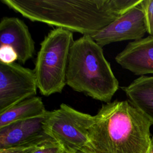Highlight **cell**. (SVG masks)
<instances>
[{"label": "cell", "mask_w": 153, "mask_h": 153, "mask_svg": "<svg viewBox=\"0 0 153 153\" xmlns=\"http://www.w3.org/2000/svg\"><path fill=\"white\" fill-rule=\"evenodd\" d=\"M142 0H1L32 22L93 36Z\"/></svg>", "instance_id": "cell-1"}, {"label": "cell", "mask_w": 153, "mask_h": 153, "mask_svg": "<svg viewBox=\"0 0 153 153\" xmlns=\"http://www.w3.org/2000/svg\"><path fill=\"white\" fill-rule=\"evenodd\" d=\"M149 120L128 100L102 105L94 115L85 149L91 153H148Z\"/></svg>", "instance_id": "cell-2"}, {"label": "cell", "mask_w": 153, "mask_h": 153, "mask_svg": "<svg viewBox=\"0 0 153 153\" xmlns=\"http://www.w3.org/2000/svg\"><path fill=\"white\" fill-rule=\"evenodd\" d=\"M66 82L74 90L105 103L111 102L119 87L102 47L88 35L74 41L71 48Z\"/></svg>", "instance_id": "cell-3"}, {"label": "cell", "mask_w": 153, "mask_h": 153, "mask_svg": "<svg viewBox=\"0 0 153 153\" xmlns=\"http://www.w3.org/2000/svg\"><path fill=\"white\" fill-rule=\"evenodd\" d=\"M74 42L72 32L56 28L41 42L33 71L42 95L49 96L62 92L66 85L68 60Z\"/></svg>", "instance_id": "cell-4"}, {"label": "cell", "mask_w": 153, "mask_h": 153, "mask_svg": "<svg viewBox=\"0 0 153 153\" xmlns=\"http://www.w3.org/2000/svg\"><path fill=\"white\" fill-rule=\"evenodd\" d=\"M94 116L78 111L65 103L48 112L44 122L45 132L71 153L82 150L89 142L88 130Z\"/></svg>", "instance_id": "cell-5"}, {"label": "cell", "mask_w": 153, "mask_h": 153, "mask_svg": "<svg viewBox=\"0 0 153 153\" xmlns=\"http://www.w3.org/2000/svg\"><path fill=\"white\" fill-rule=\"evenodd\" d=\"M38 88L33 70L0 62V113L32 96Z\"/></svg>", "instance_id": "cell-6"}, {"label": "cell", "mask_w": 153, "mask_h": 153, "mask_svg": "<svg viewBox=\"0 0 153 153\" xmlns=\"http://www.w3.org/2000/svg\"><path fill=\"white\" fill-rule=\"evenodd\" d=\"M140 3L117 18L92 38L102 47L114 42L142 39L147 32Z\"/></svg>", "instance_id": "cell-7"}, {"label": "cell", "mask_w": 153, "mask_h": 153, "mask_svg": "<svg viewBox=\"0 0 153 153\" xmlns=\"http://www.w3.org/2000/svg\"><path fill=\"white\" fill-rule=\"evenodd\" d=\"M47 114L43 117L16 122L1 128L0 149L24 145L41 144L54 140L44 129V122Z\"/></svg>", "instance_id": "cell-8"}, {"label": "cell", "mask_w": 153, "mask_h": 153, "mask_svg": "<svg viewBox=\"0 0 153 153\" xmlns=\"http://www.w3.org/2000/svg\"><path fill=\"white\" fill-rule=\"evenodd\" d=\"M0 44L11 46L16 51L17 60L25 64L35 54V42L28 27L22 20L4 17L0 22Z\"/></svg>", "instance_id": "cell-9"}, {"label": "cell", "mask_w": 153, "mask_h": 153, "mask_svg": "<svg viewBox=\"0 0 153 153\" xmlns=\"http://www.w3.org/2000/svg\"><path fill=\"white\" fill-rule=\"evenodd\" d=\"M115 59L123 68L136 75L153 74V36L129 42Z\"/></svg>", "instance_id": "cell-10"}, {"label": "cell", "mask_w": 153, "mask_h": 153, "mask_svg": "<svg viewBox=\"0 0 153 153\" xmlns=\"http://www.w3.org/2000/svg\"><path fill=\"white\" fill-rule=\"evenodd\" d=\"M121 88L129 102L153 125V76H141Z\"/></svg>", "instance_id": "cell-11"}, {"label": "cell", "mask_w": 153, "mask_h": 153, "mask_svg": "<svg viewBox=\"0 0 153 153\" xmlns=\"http://www.w3.org/2000/svg\"><path fill=\"white\" fill-rule=\"evenodd\" d=\"M48 111L40 97H30L0 113V128L16 122L43 117Z\"/></svg>", "instance_id": "cell-12"}, {"label": "cell", "mask_w": 153, "mask_h": 153, "mask_svg": "<svg viewBox=\"0 0 153 153\" xmlns=\"http://www.w3.org/2000/svg\"><path fill=\"white\" fill-rule=\"evenodd\" d=\"M142 7L146 27V32L153 36V0H142Z\"/></svg>", "instance_id": "cell-13"}, {"label": "cell", "mask_w": 153, "mask_h": 153, "mask_svg": "<svg viewBox=\"0 0 153 153\" xmlns=\"http://www.w3.org/2000/svg\"><path fill=\"white\" fill-rule=\"evenodd\" d=\"M63 150L58 142L51 140L40 145L30 153H62Z\"/></svg>", "instance_id": "cell-14"}, {"label": "cell", "mask_w": 153, "mask_h": 153, "mask_svg": "<svg viewBox=\"0 0 153 153\" xmlns=\"http://www.w3.org/2000/svg\"><path fill=\"white\" fill-rule=\"evenodd\" d=\"M18 59L17 54L13 47L8 45L0 46V62L5 64L15 63Z\"/></svg>", "instance_id": "cell-15"}, {"label": "cell", "mask_w": 153, "mask_h": 153, "mask_svg": "<svg viewBox=\"0 0 153 153\" xmlns=\"http://www.w3.org/2000/svg\"><path fill=\"white\" fill-rule=\"evenodd\" d=\"M41 144H29L10 147L0 149V153H30Z\"/></svg>", "instance_id": "cell-16"}, {"label": "cell", "mask_w": 153, "mask_h": 153, "mask_svg": "<svg viewBox=\"0 0 153 153\" xmlns=\"http://www.w3.org/2000/svg\"><path fill=\"white\" fill-rule=\"evenodd\" d=\"M148 153H153V136L152 137L151 146H150V148H149V151H148Z\"/></svg>", "instance_id": "cell-17"}, {"label": "cell", "mask_w": 153, "mask_h": 153, "mask_svg": "<svg viewBox=\"0 0 153 153\" xmlns=\"http://www.w3.org/2000/svg\"><path fill=\"white\" fill-rule=\"evenodd\" d=\"M75 153H91L90 152H88L85 149H82V150H79L75 152Z\"/></svg>", "instance_id": "cell-18"}, {"label": "cell", "mask_w": 153, "mask_h": 153, "mask_svg": "<svg viewBox=\"0 0 153 153\" xmlns=\"http://www.w3.org/2000/svg\"><path fill=\"white\" fill-rule=\"evenodd\" d=\"M62 153H70V152H68L67 151H66V150H63V151L62 152Z\"/></svg>", "instance_id": "cell-19"}, {"label": "cell", "mask_w": 153, "mask_h": 153, "mask_svg": "<svg viewBox=\"0 0 153 153\" xmlns=\"http://www.w3.org/2000/svg\"><path fill=\"white\" fill-rule=\"evenodd\" d=\"M71 153H75V152H71Z\"/></svg>", "instance_id": "cell-20"}]
</instances>
